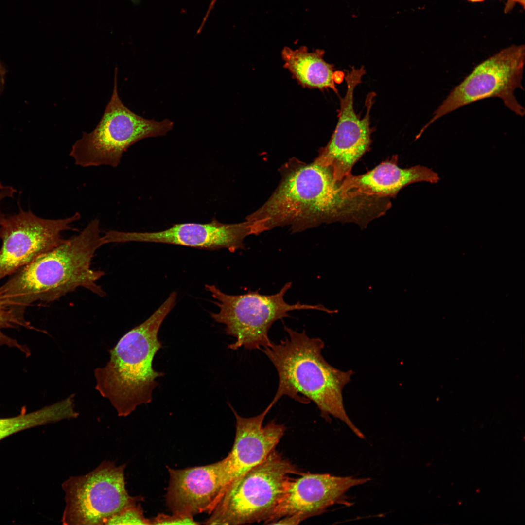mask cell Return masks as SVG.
Returning <instances> with one entry per match:
<instances>
[{"label":"cell","instance_id":"6da1fadb","mask_svg":"<svg viewBox=\"0 0 525 525\" xmlns=\"http://www.w3.org/2000/svg\"><path fill=\"white\" fill-rule=\"evenodd\" d=\"M280 172L281 180L271 196L246 218L254 235L285 226L296 233L335 222L364 229L391 207L385 197L344 192L331 172L314 160L307 163L293 158Z\"/></svg>","mask_w":525,"mask_h":525},{"label":"cell","instance_id":"7a4b0ae2","mask_svg":"<svg viewBox=\"0 0 525 525\" xmlns=\"http://www.w3.org/2000/svg\"><path fill=\"white\" fill-rule=\"evenodd\" d=\"M105 244L100 221L94 219L78 234L11 275L0 287V298L24 313L34 302H52L79 287L105 296L97 283L105 273L91 268L95 252Z\"/></svg>","mask_w":525,"mask_h":525},{"label":"cell","instance_id":"3957f363","mask_svg":"<svg viewBox=\"0 0 525 525\" xmlns=\"http://www.w3.org/2000/svg\"><path fill=\"white\" fill-rule=\"evenodd\" d=\"M288 336L279 343L261 350L277 371V390L270 403L274 406L283 396L303 404L313 402L327 420L330 416L344 422L359 438L365 436L349 418L342 391L351 381V370L342 371L329 364L322 354L324 342L311 338L305 331L298 332L286 326Z\"/></svg>","mask_w":525,"mask_h":525},{"label":"cell","instance_id":"277c9868","mask_svg":"<svg viewBox=\"0 0 525 525\" xmlns=\"http://www.w3.org/2000/svg\"><path fill=\"white\" fill-rule=\"evenodd\" d=\"M176 297L177 293L172 292L148 319L123 335L109 350L106 364L94 371L95 389L109 401L119 416L126 417L152 401L157 379L164 375L153 368L154 356L162 347L158 332Z\"/></svg>","mask_w":525,"mask_h":525},{"label":"cell","instance_id":"5b68a950","mask_svg":"<svg viewBox=\"0 0 525 525\" xmlns=\"http://www.w3.org/2000/svg\"><path fill=\"white\" fill-rule=\"evenodd\" d=\"M297 467L275 449L260 463L231 482L206 525L266 523L279 505Z\"/></svg>","mask_w":525,"mask_h":525},{"label":"cell","instance_id":"8992f818","mask_svg":"<svg viewBox=\"0 0 525 525\" xmlns=\"http://www.w3.org/2000/svg\"><path fill=\"white\" fill-rule=\"evenodd\" d=\"M291 285L288 282L278 293L269 295L260 294L258 291L231 295L224 293L214 285L206 284L205 289L217 300L213 303L219 308L218 313H210L211 317L225 325L226 333L236 339L228 348L236 350L243 347L249 350H261L270 345L268 332L272 325L288 317V313L292 311L316 310L330 314L337 312L321 304L287 303L284 297Z\"/></svg>","mask_w":525,"mask_h":525},{"label":"cell","instance_id":"52a82bcc","mask_svg":"<svg viewBox=\"0 0 525 525\" xmlns=\"http://www.w3.org/2000/svg\"><path fill=\"white\" fill-rule=\"evenodd\" d=\"M117 71L116 67L112 94L99 122L91 132H83L71 147L70 156L78 166L116 167L130 146L146 138L165 135L172 129L171 120H148L124 105L118 95Z\"/></svg>","mask_w":525,"mask_h":525},{"label":"cell","instance_id":"ba28073f","mask_svg":"<svg viewBox=\"0 0 525 525\" xmlns=\"http://www.w3.org/2000/svg\"><path fill=\"white\" fill-rule=\"evenodd\" d=\"M524 45H512L486 59L451 91L434 112L432 119L419 133L423 132L441 117L473 102L499 98L504 105L523 116L524 108L519 103L514 91L522 85L525 64Z\"/></svg>","mask_w":525,"mask_h":525},{"label":"cell","instance_id":"9c48e42d","mask_svg":"<svg viewBox=\"0 0 525 525\" xmlns=\"http://www.w3.org/2000/svg\"><path fill=\"white\" fill-rule=\"evenodd\" d=\"M125 464L102 462L84 475L71 476L62 483L65 507L64 525H106L113 515L142 497L131 496L126 489Z\"/></svg>","mask_w":525,"mask_h":525},{"label":"cell","instance_id":"30bf717a","mask_svg":"<svg viewBox=\"0 0 525 525\" xmlns=\"http://www.w3.org/2000/svg\"><path fill=\"white\" fill-rule=\"evenodd\" d=\"M366 73L364 66L359 69L352 67L347 70L345 79L347 89L345 96L340 98L338 120L335 130L327 145L320 149L314 160L327 168L334 179L341 182L351 174L356 162L369 150L371 143L370 111L375 94L369 93L367 96L365 116L361 118L354 108V92L356 87L362 82Z\"/></svg>","mask_w":525,"mask_h":525},{"label":"cell","instance_id":"8fae6325","mask_svg":"<svg viewBox=\"0 0 525 525\" xmlns=\"http://www.w3.org/2000/svg\"><path fill=\"white\" fill-rule=\"evenodd\" d=\"M81 217L76 212L68 218L45 219L22 210L5 217L0 227V280L63 243L62 233L77 231L70 226Z\"/></svg>","mask_w":525,"mask_h":525},{"label":"cell","instance_id":"7c38bea8","mask_svg":"<svg viewBox=\"0 0 525 525\" xmlns=\"http://www.w3.org/2000/svg\"><path fill=\"white\" fill-rule=\"evenodd\" d=\"M254 235L250 221L224 224L213 218L206 224H175L167 229L154 232H123L108 230V243L128 242L172 244L206 250L228 249L231 252L245 248L244 239Z\"/></svg>","mask_w":525,"mask_h":525},{"label":"cell","instance_id":"4fadbf2b","mask_svg":"<svg viewBox=\"0 0 525 525\" xmlns=\"http://www.w3.org/2000/svg\"><path fill=\"white\" fill-rule=\"evenodd\" d=\"M370 480L330 474H303L291 479L279 505L266 524L284 516L296 515L303 520L323 513L335 504L350 506L346 492L353 487Z\"/></svg>","mask_w":525,"mask_h":525},{"label":"cell","instance_id":"5bb4252c","mask_svg":"<svg viewBox=\"0 0 525 525\" xmlns=\"http://www.w3.org/2000/svg\"><path fill=\"white\" fill-rule=\"evenodd\" d=\"M168 472L166 500L172 513L210 514L229 484L222 460L183 469L168 468Z\"/></svg>","mask_w":525,"mask_h":525},{"label":"cell","instance_id":"9a60e30c","mask_svg":"<svg viewBox=\"0 0 525 525\" xmlns=\"http://www.w3.org/2000/svg\"><path fill=\"white\" fill-rule=\"evenodd\" d=\"M229 406L236 418L235 438L231 450L222 461L230 484L262 461L275 449L286 427L273 420L263 425L273 406L270 403L261 413L249 418L240 416Z\"/></svg>","mask_w":525,"mask_h":525},{"label":"cell","instance_id":"2e32d148","mask_svg":"<svg viewBox=\"0 0 525 525\" xmlns=\"http://www.w3.org/2000/svg\"><path fill=\"white\" fill-rule=\"evenodd\" d=\"M397 161L398 156H394L364 174H350L341 182V188L346 192L390 198L410 184L422 181L437 183L440 180L438 174L430 168L416 165L402 169Z\"/></svg>","mask_w":525,"mask_h":525},{"label":"cell","instance_id":"e0dca14e","mask_svg":"<svg viewBox=\"0 0 525 525\" xmlns=\"http://www.w3.org/2000/svg\"><path fill=\"white\" fill-rule=\"evenodd\" d=\"M324 54L320 49L310 52L305 46L296 50L285 47L281 51L284 68L301 86L320 90L331 88L337 94L334 65L324 60Z\"/></svg>","mask_w":525,"mask_h":525},{"label":"cell","instance_id":"ac0fdd59","mask_svg":"<svg viewBox=\"0 0 525 525\" xmlns=\"http://www.w3.org/2000/svg\"><path fill=\"white\" fill-rule=\"evenodd\" d=\"M74 397L71 395L65 399L30 413L0 418V441L15 433L30 428L51 424L65 419L76 418Z\"/></svg>","mask_w":525,"mask_h":525},{"label":"cell","instance_id":"d6986e66","mask_svg":"<svg viewBox=\"0 0 525 525\" xmlns=\"http://www.w3.org/2000/svg\"><path fill=\"white\" fill-rule=\"evenodd\" d=\"M20 327L35 330L31 325L30 323L25 319L24 314L7 305L0 298V346L6 345L17 348L26 356H28L31 354V352L26 346L20 344L16 339L8 336L3 332L4 329L17 328Z\"/></svg>","mask_w":525,"mask_h":525},{"label":"cell","instance_id":"ffe728a7","mask_svg":"<svg viewBox=\"0 0 525 525\" xmlns=\"http://www.w3.org/2000/svg\"><path fill=\"white\" fill-rule=\"evenodd\" d=\"M106 525H151L150 519L144 517L140 504L125 507L113 515Z\"/></svg>","mask_w":525,"mask_h":525},{"label":"cell","instance_id":"44dd1931","mask_svg":"<svg viewBox=\"0 0 525 525\" xmlns=\"http://www.w3.org/2000/svg\"><path fill=\"white\" fill-rule=\"evenodd\" d=\"M151 525H197L193 516L187 514L172 513L171 515L159 514L150 519Z\"/></svg>","mask_w":525,"mask_h":525},{"label":"cell","instance_id":"7402d4cb","mask_svg":"<svg viewBox=\"0 0 525 525\" xmlns=\"http://www.w3.org/2000/svg\"><path fill=\"white\" fill-rule=\"evenodd\" d=\"M15 192V189L12 187L3 185L0 182V227L5 217L1 210V203L6 198L13 197Z\"/></svg>","mask_w":525,"mask_h":525},{"label":"cell","instance_id":"603a6c76","mask_svg":"<svg viewBox=\"0 0 525 525\" xmlns=\"http://www.w3.org/2000/svg\"><path fill=\"white\" fill-rule=\"evenodd\" d=\"M7 70L0 59V96L2 93L5 83Z\"/></svg>","mask_w":525,"mask_h":525},{"label":"cell","instance_id":"cb8c5ba5","mask_svg":"<svg viewBox=\"0 0 525 525\" xmlns=\"http://www.w3.org/2000/svg\"><path fill=\"white\" fill-rule=\"evenodd\" d=\"M216 1H217V0H212L211 2L210 3V6L209 7L208 10V11H207V12L206 13V14L205 17L203 18V21H202V22L201 23V25L200 27H199V29H198V33L201 32V30H202L203 27V26H204V25L205 24V23L207 19V18H208V17L209 16V15L210 13L211 10L213 9V7H214V6L215 5V3Z\"/></svg>","mask_w":525,"mask_h":525},{"label":"cell","instance_id":"d4e9b609","mask_svg":"<svg viewBox=\"0 0 525 525\" xmlns=\"http://www.w3.org/2000/svg\"><path fill=\"white\" fill-rule=\"evenodd\" d=\"M508 0V2H509V4L510 3H518L519 4L522 5L523 8H524L525 0Z\"/></svg>","mask_w":525,"mask_h":525},{"label":"cell","instance_id":"484cf974","mask_svg":"<svg viewBox=\"0 0 525 525\" xmlns=\"http://www.w3.org/2000/svg\"><path fill=\"white\" fill-rule=\"evenodd\" d=\"M468 0L470 1H471V2H476L482 1H484L485 0Z\"/></svg>","mask_w":525,"mask_h":525}]
</instances>
